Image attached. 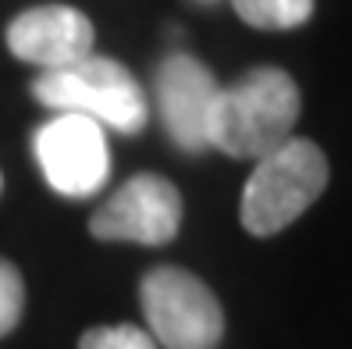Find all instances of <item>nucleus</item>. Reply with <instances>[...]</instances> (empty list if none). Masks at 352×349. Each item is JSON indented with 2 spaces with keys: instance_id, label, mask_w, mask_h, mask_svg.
Listing matches in <instances>:
<instances>
[{
  "instance_id": "1",
  "label": "nucleus",
  "mask_w": 352,
  "mask_h": 349,
  "mask_svg": "<svg viewBox=\"0 0 352 349\" xmlns=\"http://www.w3.org/2000/svg\"><path fill=\"white\" fill-rule=\"evenodd\" d=\"M302 111L296 78L281 68H253L217 93L206 142L228 157L260 160L292 139Z\"/></svg>"
},
{
  "instance_id": "2",
  "label": "nucleus",
  "mask_w": 352,
  "mask_h": 349,
  "mask_svg": "<svg viewBox=\"0 0 352 349\" xmlns=\"http://www.w3.org/2000/svg\"><path fill=\"white\" fill-rule=\"evenodd\" d=\"M327 157L317 142L292 136L278 150L263 154L242 189V229L250 235H278L306 214L327 189Z\"/></svg>"
},
{
  "instance_id": "3",
  "label": "nucleus",
  "mask_w": 352,
  "mask_h": 349,
  "mask_svg": "<svg viewBox=\"0 0 352 349\" xmlns=\"http://www.w3.org/2000/svg\"><path fill=\"white\" fill-rule=\"evenodd\" d=\"M32 93L57 114L93 118L100 129H118L125 136L146 129V93L132 72L111 57L89 54L75 65L50 68L36 78Z\"/></svg>"
},
{
  "instance_id": "4",
  "label": "nucleus",
  "mask_w": 352,
  "mask_h": 349,
  "mask_svg": "<svg viewBox=\"0 0 352 349\" xmlns=\"http://www.w3.org/2000/svg\"><path fill=\"white\" fill-rule=\"evenodd\" d=\"M150 335L164 349H217L224 310L206 285L182 268H153L139 285Z\"/></svg>"
},
{
  "instance_id": "5",
  "label": "nucleus",
  "mask_w": 352,
  "mask_h": 349,
  "mask_svg": "<svg viewBox=\"0 0 352 349\" xmlns=\"http://www.w3.org/2000/svg\"><path fill=\"white\" fill-rule=\"evenodd\" d=\"M182 229V196L168 178L135 175L93 214L89 232L103 242L164 246Z\"/></svg>"
},
{
  "instance_id": "6",
  "label": "nucleus",
  "mask_w": 352,
  "mask_h": 349,
  "mask_svg": "<svg viewBox=\"0 0 352 349\" xmlns=\"http://www.w3.org/2000/svg\"><path fill=\"white\" fill-rule=\"evenodd\" d=\"M36 157L60 196H89L111 175L107 136L93 118L57 114L36 132Z\"/></svg>"
},
{
  "instance_id": "7",
  "label": "nucleus",
  "mask_w": 352,
  "mask_h": 349,
  "mask_svg": "<svg viewBox=\"0 0 352 349\" xmlns=\"http://www.w3.org/2000/svg\"><path fill=\"white\" fill-rule=\"evenodd\" d=\"M221 86L214 72L189 54H168L157 68V107L168 136L185 154L206 150V125Z\"/></svg>"
},
{
  "instance_id": "8",
  "label": "nucleus",
  "mask_w": 352,
  "mask_h": 349,
  "mask_svg": "<svg viewBox=\"0 0 352 349\" xmlns=\"http://www.w3.org/2000/svg\"><path fill=\"white\" fill-rule=\"evenodd\" d=\"M8 47L18 61L39 65L43 72L65 68L89 57L93 50V22L82 11L65 4H47L22 11L8 25Z\"/></svg>"
},
{
  "instance_id": "9",
  "label": "nucleus",
  "mask_w": 352,
  "mask_h": 349,
  "mask_svg": "<svg viewBox=\"0 0 352 349\" xmlns=\"http://www.w3.org/2000/svg\"><path fill=\"white\" fill-rule=\"evenodd\" d=\"M235 14L253 29H299L314 14V0H232Z\"/></svg>"
},
{
  "instance_id": "10",
  "label": "nucleus",
  "mask_w": 352,
  "mask_h": 349,
  "mask_svg": "<svg viewBox=\"0 0 352 349\" xmlns=\"http://www.w3.org/2000/svg\"><path fill=\"white\" fill-rule=\"evenodd\" d=\"M78 349H157V342H153V335H146L135 324H111V328L86 332Z\"/></svg>"
},
{
  "instance_id": "11",
  "label": "nucleus",
  "mask_w": 352,
  "mask_h": 349,
  "mask_svg": "<svg viewBox=\"0 0 352 349\" xmlns=\"http://www.w3.org/2000/svg\"><path fill=\"white\" fill-rule=\"evenodd\" d=\"M22 306H25V285L22 275H18L14 264L0 260V339H4L11 328L22 317Z\"/></svg>"
},
{
  "instance_id": "12",
  "label": "nucleus",
  "mask_w": 352,
  "mask_h": 349,
  "mask_svg": "<svg viewBox=\"0 0 352 349\" xmlns=\"http://www.w3.org/2000/svg\"><path fill=\"white\" fill-rule=\"evenodd\" d=\"M196 4H214V0H196Z\"/></svg>"
},
{
  "instance_id": "13",
  "label": "nucleus",
  "mask_w": 352,
  "mask_h": 349,
  "mask_svg": "<svg viewBox=\"0 0 352 349\" xmlns=\"http://www.w3.org/2000/svg\"><path fill=\"white\" fill-rule=\"evenodd\" d=\"M0 186H4V182H0Z\"/></svg>"
}]
</instances>
